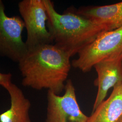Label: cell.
Masks as SVG:
<instances>
[{
	"instance_id": "obj_1",
	"label": "cell",
	"mask_w": 122,
	"mask_h": 122,
	"mask_svg": "<svg viewBox=\"0 0 122 122\" xmlns=\"http://www.w3.org/2000/svg\"><path fill=\"white\" fill-rule=\"evenodd\" d=\"M70 56L53 44L28 51L19 63L23 86L48 89L59 95L63 91L71 64Z\"/></svg>"
},
{
	"instance_id": "obj_2",
	"label": "cell",
	"mask_w": 122,
	"mask_h": 122,
	"mask_svg": "<svg viewBox=\"0 0 122 122\" xmlns=\"http://www.w3.org/2000/svg\"><path fill=\"white\" fill-rule=\"evenodd\" d=\"M48 14L47 23L54 45L70 57L78 54L102 33L105 26L76 13H58L50 0H44Z\"/></svg>"
},
{
	"instance_id": "obj_3",
	"label": "cell",
	"mask_w": 122,
	"mask_h": 122,
	"mask_svg": "<svg viewBox=\"0 0 122 122\" xmlns=\"http://www.w3.org/2000/svg\"><path fill=\"white\" fill-rule=\"evenodd\" d=\"M122 54V26L102 33L78 53L71 62L73 67L87 72L97 62Z\"/></svg>"
},
{
	"instance_id": "obj_4",
	"label": "cell",
	"mask_w": 122,
	"mask_h": 122,
	"mask_svg": "<svg viewBox=\"0 0 122 122\" xmlns=\"http://www.w3.org/2000/svg\"><path fill=\"white\" fill-rule=\"evenodd\" d=\"M18 8L27 30L28 50L53 44L47 25L48 17L44 0H23L18 3Z\"/></svg>"
},
{
	"instance_id": "obj_5",
	"label": "cell",
	"mask_w": 122,
	"mask_h": 122,
	"mask_svg": "<svg viewBox=\"0 0 122 122\" xmlns=\"http://www.w3.org/2000/svg\"><path fill=\"white\" fill-rule=\"evenodd\" d=\"M0 0V56L19 63L25 56L28 49L22 39L24 22L19 16L9 17Z\"/></svg>"
},
{
	"instance_id": "obj_6",
	"label": "cell",
	"mask_w": 122,
	"mask_h": 122,
	"mask_svg": "<svg viewBox=\"0 0 122 122\" xmlns=\"http://www.w3.org/2000/svg\"><path fill=\"white\" fill-rule=\"evenodd\" d=\"M64 90L62 96L48 91L46 122H87L88 117L80 108L71 80L66 81Z\"/></svg>"
},
{
	"instance_id": "obj_7",
	"label": "cell",
	"mask_w": 122,
	"mask_h": 122,
	"mask_svg": "<svg viewBox=\"0 0 122 122\" xmlns=\"http://www.w3.org/2000/svg\"><path fill=\"white\" fill-rule=\"evenodd\" d=\"M93 67L98 76L95 81L98 91L93 111L105 100L109 89L122 82V54L100 61Z\"/></svg>"
},
{
	"instance_id": "obj_8",
	"label": "cell",
	"mask_w": 122,
	"mask_h": 122,
	"mask_svg": "<svg viewBox=\"0 0 122 122\" xmlns=\"http://www.w3.org/2000/svg\"><path fill=\"white\" fill-rule=\"evenodd\" d=\"M76 13L113 30L122 26V1L113 4L83 7Z\"/></svg>"
},
{
	"instance_id": "obj_9",
	"label": "cell",
	"mask_w": 122,
	"mask_h": 122,
	"mask_svg": "<svg viewBox=\"0 0 122 122\" xmlns=\"http://www.w3.org/2000/svg\"><path fill=\"white\" fill-rule=\"evenodd\" d=\"M5 89L10 96V106L9 109L0 113V122H31L30 102L22 90L12 83Z\"/></svg>"
},
{
	"instance_id": "obj_10",
	"label": "cell",
	"mask_w": 122,
	"mask_h": 122,
	"mask_svg": "<svg viewBox=\"0 0 122 122\" xmlns=\"http://www.w3.org/2000/svg\"><path fill=\"white\" fill-rule=\"evenodd\" d=\"M122 116V82L88 117L87 122H118Z\"/></svg>"
},
{
	"instance_id": "obj_11",
	"label": "cell",
	"mask_w": 122,
	"mask_h": 122,
	"mask_svg": "<svg viewBox=\"0 0 122 122\" xmlns=\"http://www.w3.org/2000/svg\"><path fill=\"white\" fill-rule=\"evenodd\" d=\"M12 75L10 73H2L0 72V85L6 88L12 83Z\"/></svg>"
},
{
	"instance_id": "obj_12",
	"label": "cell",
	"mask_w": 122,
	"mask_h": 122,
	"mask_svg": "<svg viewBox=\"0 0 122 122\" xmlns=\"http://www.w3.org/2000/svg\"><path fill=\"white\" fill-rule=\"evenodd\" d=\"M118 122H122V116L121 118L120 119V120H119V121H118Z\"/></svg>"
}]
</instances>
